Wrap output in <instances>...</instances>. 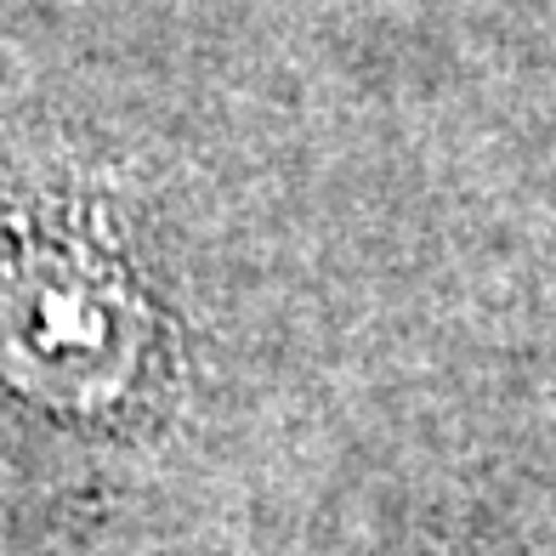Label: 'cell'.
<instances>
[{
    "label": "cell",
    "instance_id": "cell-1",
    "mask_svg": "<svg viewBox=\"0 0 556 556\" xmlns=\"http://www.w3.org/2000/svg\"><path fill=\"white\" fill-rule=\"evenodd\" d=\"M0 375L46 409L109 415L154 375V318L86 250H17L0 262Z\"/></svg>",
    "mask_w": 556,
    "mask_h": 556
}]
</instances>
